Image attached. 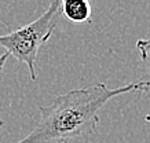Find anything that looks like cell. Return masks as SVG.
Here are the masks:
<instances>
[{"label": "cell", "mask_w": 150, "mask_h": 143, "mask_svg": "<svg viewBox=\"0 0 150 143\" xmlns=\"http://www.w3.org/2000/svg\"><path fill=\"white\" fill-rule=\"evenodd\" d=\"M61 14L72 23H86L91 19V3L87 0H65L61 4Z\"/></svg>", "instance_id": "obj_3"}, {"label": "cell", "mask_w": 150, "mask_h": 143, "mask_svg": "<svg viewBox=\"0 0 150 143\" xmlns=\"http://www.w3.org/2000/svg\"><path fill=\"white\" fill-rule=\"evenodd\" d=\"M145 120L147 121V123H150V114L149 116H145Z\"/></svg>", "instance_id": "obj_6"}, {"label": "cell", "mask_w": 150, "mask_h": 143, "mask_svg": "<svg viewBox=\"0 0 150 143\" xmlns=\"http://www.w3.org/2000/svg\"><path fill=\"white\" fill-rule=\"evenodd\" d=\"M137 47L141 54L142 65H143V74H145L146 80H143L145 83H147V91L146 92L150 94V39H142L137 42Z\"/></svg>", "instance_id": "obj_4"}, {"label": "cell", "mask_w": 150, "mask_h": 143, "mask_svg": "<svg viewBox=\"0 0 150 143\" xmlns=\"http://www.w3.org/2000/svg\"><path fill=\"white\" fill-rule=\"evenodd\" d=\"M132 91L146 92L147 83L138 81L117 88L98 83L58 95L50 106L40 107V118L36 127L17 143H70L94 134L100 109L110 99Z\"/></svg>", "instance_id": "obj_1"}, {"label": "cell", "mask_w": 150, "mask_h": 143, "mask_svg": "<svg viewBox=\"0 0 150 143\" xmlns=\"http://www.w3.org/2000/svg\"><path fill=\"white\" fill-rule=\"evenodd\" d=\"M61 4L62 1L55 0L47 11L33 22L7 35H0V47L4 48L8 56H14L17 61L26 65L33 81L37 79L36 58L39 50L48 42L57 28V21L61 15Z\"/></svg>", "instance_id": "obj_2"}, {"label": "cell", "mask_w": 150, "mask_h": 143, "mask_svg": "<svg viewBox=\"0 0 150 143\" xmlns=\"http://www.w3.org/2000/svg\"><path fill=\"white\" fill-rule=\"evenodd\" d=\"M7 58H8V54H7V52L0 55V73H1V70H3V66H4ZM1 127H3V120H1V117H0V129H1Z\"/></svg>", "instance_id": "obj_5"}]
</instances>
